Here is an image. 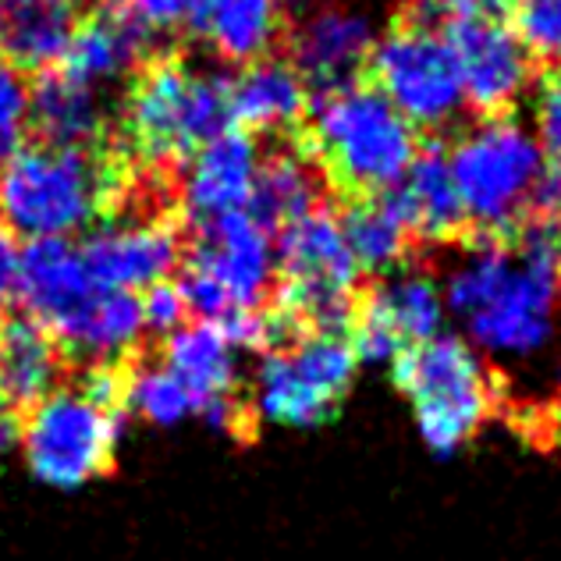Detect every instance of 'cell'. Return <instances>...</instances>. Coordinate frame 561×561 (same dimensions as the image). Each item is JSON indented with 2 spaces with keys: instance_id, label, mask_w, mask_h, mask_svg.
Returning a JSON list of instances; mask_svg holds the SVG:
<instances>
[{
  "instance_id": "obj_1",
  "label": "cell",
  "mask_w": 561,
  "mask_h": 561,
  "mask_svg": "<svg viewBox=\"0 0 561 561\" xmlns=\"http://www.w3.org/2000/svg\"><path fill=\"white\" fill-rule=\"evenodd\" d=\"M306 117L309 122L291 139L313 160L337 199L377 196L398 185L420 150L416 128L370 79L309 100Z\"/></svg>"
},
{
  "instance_id": "obj_2",
  "label": "cell",
  "mask_w": 561,
  "mask_h": 561,
  "mask_svg": "<svg viewBox=\"0 0 561 561\" xmlns=\"http://www.w3.org/2000/svg\"><path fill=\"white\" fill-rule=\"evenodd\" d=\"M128 171L107 146H22L0 168V217L22 239H71L111 210Z\"/></svg>"
},
{
  "instance_id": "obj_3",
  "label": "cell",
  "mask_w": 561,
  "mask_h": 561,
  "mask_svg": "<svg viewBox=\"0 0 561 561\" xmlns=\"http://www.w3.org/2000/svg\"><path fill=\"white\" fill-rule=\"evenodd\" d=\"M228 122V76L196 71L185 57H153L139 65L122 114L128 153L150 168L182 164Z\"/></svg>"
},
{
  "instance_id": "obj_4",
  "label": "cell",
  "mask_w": 561,
  "mask_h": 561,
  "mask_svg": "<svg viewBox=\"0 0 561 561\" xmlns=\"http://www.w3.org/2000/svg\"><path fill=\"white\" fill-rule=\"evenodd\" d=\"M512 271L483 309L466 320V342L483 356L534 363L554 345L561 299V225L523 220L512 231Z\"/></svg>"
},
{
  "instance_id": "obj_5",
  "label": "cell",
  "mask_w": 561,
  "mask_h": 561,
  "mask_svg": "<svg viewBox=\"0 0 561 561\" xmlns=\"http://www.w3.org/2000/svg\"><path fill=\"white\" fill-rule=\"evenodd\" d=\"M394 383L409 394L423 445L455 455L491 416V380L483 356L459 334H434L391 363Z\"/></svg>"
},
{
  "instance_id": "obj_6",
  "label": "cell",
  "mask_w": 561,
  "mask_h": 561,
  "mask_svg": "<svg viewBox=\"0 0 561 561\" xmlns=\"http://www.w3.org/2000/svg\"><path fill=\"white\" fill-rule=\"evenodd\" d=\"M548 157L540 142L508 114L483 117L455 142L448 171L459 188L472 234H508L523 225L529 192Z\"/></svg>"
},
{
  "instance_id": "obj_7",
  "label": "cell",
  "mask_w": 561,
  "mask_h": 561,
  "mask_svg": "<svg viewBox=\"0 0 561 561\" xmlns=\"http://www.w3.org/2000/svg\"><path fill=\"white\" fill-rule=\"evenodd\" d=\"M125 409H103L79 388H54L25 409L19 445L33 477L57 491H76L107 472Z\"/></svg>"
},
{
  "instance_id": "obj_8",
  "label": "cell",
  "mask_w": 561,
  "mask_h": 561,
  "mask_svg": "<svg viewBox=\"0 0 561 561\" xmlns=\"http://www.w3.org/2000/svg\"><path fill=\"white\" fill-rule=\"evenodd\" d=\"M366 79L394 103L412 128H440L462 111V76L445 28L405 14L366 65Z\"/></svg>"
},
{
  "instance_id": "obj_9",
  "label": "cell",
  "mask_w": 561,
  "mask_h": 561,
  "mask_svg": "<svg viewBox=\"0 0 561 561\" xmlns=\"http://www.w3.org/2000/svg\"><path fill=\"white\" fill-rule=\"evenodd\" d=\"M188 267L217 280L234 306H260L277 274L274 239L249 210L192 220Z\"/></svg>"
},
{
  "instance_id": "obj_10",
  "label": "cell",
  "mask_w": 561,
  "mask_h": 561,
  "mask_svg": "<svg viewBox=\"0 0 561 561\" xmlns=\"http://www.w3.org/2000/svg\"><path fill=\"white\" fill-rule=\"evenodd\" d=\"M455 50L462 93L480 117L508 114L529 82V54L505 22L448 19L440 22Z\"/></svg>"
},
{
  "instance_id": "obj_11",
  "label": "cell",
  "mask_w": 561,
  "mask_h": 561,
  "mask_svg": "<svg viewBox=\"0 0 561 561\" xmlns=\"http://www.w3.org/2000/svg\"><path fill=\"white\" fill-rule=\"evenodd\" d=\"M79 253L96 288L142 291L179 267L182 239L168 217H128L100 225Z\"/></svg>"
},
{
  "instance_id": "obj_12",
  "label": "cell",
  "mask_w": 561,
  "mask_h": 561,
  "mask_svg": "<svg viewBox=\"0 0 561 561\" xmlns=\"http://www.w3.org/2000/svg\"><path fill=\"white\" fill-rule=\"evenodd\" d=\"M377 47L374 22L359 11L323 8L291 33V68L299 71L309 96H328L366 79Z\"/></svg>"
},
{
  "instance_id": "obj_13",
  "label": "cell",
  "mask_w": 561,
  "mask_h": 561,
  "mask_svg": "<svg viewBox=\"0 0 561 561\" xmlns=\"http://www.w3.org/2000/svg\"><path fill=\"white\" fill-rule=\"evenodd\" d=\"M100 288L71 239H33L19 256V299L25 317L43 323L54 337L82 313Z\"/></svg>"
},
{
  "instance_id": "obj_14",
  "label": "cell",
  "mask_w": 561,
  "mask_h": 561,
  "mask_svg": "<svg viewBox=\"0 0 561 561\" xmlns=\"http://www.w3.org/2000/svg\"><path fill=\"white\" fill-rule=\"evenodd\" d=\"M260 171V153L253 136L239 128H225L210 142H203L188 157V171L182 182V210L192 220L220 217L231 210H245L253 199Z\"/></svg>"
},
{
  "instance_id": "obj_15",
  "label": "cell",
  "mask_w": 561,
  "mask_h": 561,
  "mask_svg": "<svg viewBox=\"0 0 561 561\" xmlns=\"http://www.w3.org/2000/svg\"><path fill=\"white\" fill-rule=\"evenodd\" d=\"M309 114V90L285 57H256L228 76V122L231 128L256 136H295Z\"/></svg>"
},
{
  "instance_id": "obj_16",
  "label": "cell",
  "mask_w": 561,
  "mask_h": 561,
  "mask_svg": "<svg viewBox=\"0 0 561 561\" xmlns=\"http://www.w3.org/2000/svg\"><path fill=\"white\" fill-rule=\"evenodd\" d=\"M398 217L405 220L412 239L423 242H455L469 234V217L451 182L448 160L437 142H420L402 182L383 188Z\"/></svg>"
},
{
  "instance_id": "obj_17",
  "label": "cell",
  "mask_w": 561,
  "mask_h": 561,
  "mask_svg": "<svg viewBox=\"0 0 561 561\" xmlns=\"http://www.w3.org/2000/svg\"><path fill=\"white\" fill-rule=\"evenodd\" d=\"M146 334L139 291H111L100 288L82 313L54 337L65 359L85 366H122L139 348Z\"/></svg>"
},
{
  "instance_id": "obj_18",
  "label": "cell",
  "mask_w": 561,
  "mask_h": 561,
  "mask_svg": "<svg viewBox=\"0 0 561 561\" xmlns=\"http://www.w3.org/2000/svg\"><path fill=\"white\" fill-rule=\"evenodd\" d=\"M76 25L79 0H0V57L19 71H47Z\"/></svg>"
},
{
  "instance_id": "obj_19",
  "label": "cell",
  "mask_w": 561,
  "mask_h": 561,
  "mask_svg": "<svg viewBox=\"0 0 561 561\" xmlns=\"http://www.w3.org/2000/svg\"><path fill=\"white\" fill-rule=\"evenodd\" d=\"M28 125L47 146H76L93 150L107 136V114L96 96V85L76 82L57 71H43L36 90H28Z\"/></svg>"
},
{
  "instance_id": "obj_20",
  "label": "cell",
  "mask_w": 561,
  "mask_h": 561,
  "mask_svg": "<svg viewBox=\"0 0 561 561\" xmlns=\"http://www.w3.org/2000/svg\"><path fill=\"white\" fill-rule=\"evenodd\" d=\"M65 352L54 334L33 317H8L0 323V391L11 409H28L61 388Z\"/></svg>"
},
{
  "instance_id": "obj_21",
  "label": "cell",
  "mask_w": 561,
  "mask_h": 561,
  "mask_svg": "<svg viewBox=\"0 0 561 561\" xmlns=\"http://www.w3.org/2000/svg\"><path fill=\"white\" fill-rule=\"evenodd\" d=\"M185 25L225 61L249 65L274 47L280 11L277 0H185Z\"/></svg>"
},
{
  "instance_id": "obj_22",
  "label": "cell",
  "mask_w": 561,
  "mask_h": 561,
  "mask_svg": "<svg viewBox=\"0 0 561 561\" xmlns=\"http://www.w3.org/2000/svg\"><path fill=\"white\" fill-rule=\"evenodd\" d=\"M150 47H153L150 36H142L136 25H128L111 8H100L90 19H79L76 33H71L57 65L76 82L100 85L107 79L125 76L128 68L142 65Z\"/></svg>"
},
{
  "instance_id": "obj_23",
  "label": "cell",
  "mask_w": 561,
  "mask_h": 561,
  "mask_svg": "<svg viewBox=\"0 0 561 561\" xmlns=\"http://www.w3.org/2000/svg\"><path fill=\"white\" fill-rule=\"evenodd\" d=\"M160 363L179 377L196 398V409L210 398L234 394L239 388V352L228 345L214 323H182L179 331L164 337Z\"/></svg>"
},
{
  "instance_id": "obj_24",
  "label": "cell",
  "mask_w": 561,
  "mask_h": 561,
  "mask_svg": "<svg viewBox=\"0 0 561 561\" xmlns=\"http://www.w3.org/2000/svg\"><path fill=\"white\" fill-rule=\"evenodd\" d=\"M359 313L380 320L391 328L405 345H420L426 337L440 334L445 323V295L437 280L416 267H398L388 277L374 285L359 299Z\"/></svg>"
},
{
  "instance_id": "obj_25",
  "label": "cell",
  "mask_w": 561,
  "mask_h": 561,
  "mask_svg": "<svg viewBox=\"0 0 561 561\" xmlns=\"http://www.w3.org/2000/svg\"><path fill=\"white\" fill-rule=\"evenodd\" d=\"M320 182L323 179L317 164L302 153V146L288 136V146L280 142L267 157V164L256 171L253 199H249L245 210L267 231H280L285 225H291V220L317 210Z\"/></svg>"
},
{
  "instance_id": "obj_26",
  "label": "cell",
  "mask_w": 561,
  "mask_h": 561,
  "mask_svg": "<svg viewBox=\"0 0 561 561\" xmlns=\"http://www.w3.org/2000/svg\"><path fill=\"white\" fill-rule=\"evenodd\" d=\"M253 409L263 423L291 426V431H313L337 416V402L309 383L285 352H263L256 366V398Z\"/></svg>"
},
{
  "instance_id": "obj_27",
  "label": "cell",
  "mask_w": 561,
  "mask_h": 561,
  "mask_svg": "<svg viewBox=\"0 0 561 561\" xmlns=\"http://www.w3.org/2000/svg\"><path fill=\"white\" fill-rule=\"evenodd\" d=\"M337 225H342L345 245L352 260H356L359 274H391L398 267H405L412 234L383 192L359 199H342Z\"/></svg>"
},
{
  "instance_id": "obj_28",
  "label": "cell",
  "mask_w": 561,
  "mask_h": 561,
  "mask_svg": "<svg viewBox=\"0 0 561 561\" xmlns=\"http://www.w3.org/2000/svg\"><path fill=\"white\" fill-rule=\"evenodd\" d=\"M122 409L153 426H179L196 416V398L164 363H131L125 370Z\"/></svg>"
},
{
  "instance_id": "obj_29",
  "label": "cell",
  "mask_w": 561,
  "mask_h": 561,
  "mask_svg": "<svg viewBox=\"0 0 561 561\" xmlns=\"http://www.w3.org/2000/svg\"><path fill=\"white\" fill-rule=\"evenodd\" d=\"M288 356L309 383H317L323 394H331L334 402H342L345 391L356 380V352H352L348 337L342 334H320V331H306L299 342L288 348Z\"/></svg>"
},
{
  "instance_id": "obj_30",
  "label": "cell",
  "mask_w": 561,
  "mask_h": 561,
  "mask_svg": "<svg viewBox=\"0 0 561 561\" xmlns=\"http://www.w3.org/2000/svg\"><path fill=\"white\" fill-rule=\"evenodd\" d=\"M515 28L529 57L561 65V0H519L512 11Z\"/></svg>"
},
{
  "instance_id": "obj_31",
  "label": "cell",
  "mask_w": 561,
  "mask_h": 561,
  "mask_svg": "<svg viewBox=\"0 0 561 561\" xmlns=\"http://www.w3.org/2000/svg\"><path fill=\"white\" fill-rule=\"evenodd\" d=\"M25 131H28L25 76L0 57V168L25 146Z\"/></svg>"
},
{
  "instance_id": "obj_32",
  "label": "cell",
  "mask_w": 561,
  "mask_h": 561,
  "mask_svg": "<svg viewBox=\"0 0 561 561\" xmlns=\"http://www.w3.org/2000/svg\"><path fill=\"white\" fill-rule=\"evenodd\" d=\"M103 8L122 14L128 25H136L153 43L164 33H174L179 25H185V0H107Z\"/></svg>"
},
{
  "instance_id": "obj_33",
  "label": "cell",
  "mask_w": 561,
  "mask_h": 561,
  "mask_svg": "<svg viewBox=\"0 0 561 561\" xmlns=\"http://www.w3.org/2000/svg\"><path fill=\"white\" fill-rule=\"evenodd\" d=\"M519 0H412V19L440 25L448 19H512Z\"/></svg>"
},
{
  "instance_id": "obj_34",
  "label": "cell",
  "mask_w": 561,
  "mask_h": 561,
  "mask_svg": "<svg viewBox=\"0 0 561 561\" xmlns=\"http://www.w3.org/2000/svg\"><path fill=\"white\" fill-rule=\"evenodd\" d=\"M537 128L540 150L551 164L561 168V65H554L540 82L537 93Z\"/></svg>"
},
{
  "instance_id": "obj_35",
  "label": "cell",
  "mask_w": 561,
  "mask_h": 561,
  "mask_svg": "<svg viewBox=\"0 0 561 561\" xmlns=\"http://www.w3.org/2000/svg\"><path fill=\"white\" fill-rule=\"evenodd\" d=\"M142 320H146V331H157V334H171L179 331L185 323V302H182V291L174 280H157V285L142 288Z\"/></svg>"
},
{
  "instance_id": "obj_36",
  "label": "cell",
  "mask_w": 561,
  "mask_h": 561,
  "mask_svg": "<svg viewBox=\"0 0 561 561\" xmlns=\"http://www.w3.org/2000/svg\"><path fill=\"white\" fill-rule=\"evenodd\" d=\"M19 256L22 249L14 245L11 231L0 228V323L11 317V306L19 299Z\"/></svg>"
},
{
  "instance_id": "obj_37",
  "label": "cell",
  "mask_w": 561,
  "mask_h": 561,
  "mask_svg": "<svg viewBox=\"0 0 561 561\" xmlns=\"http://www.w3.org/2000/svg\"><path fill=\"white\" fill-rule=\"evenodd\" d=\"M4 405H8V402H4V391H0V409H4Z\"/></svg>"
}]
</instances>
